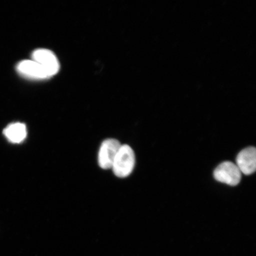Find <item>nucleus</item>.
I'll use <instances>...</instances> for the list:
<instances>
[{
	"instance_id": "obj_4",
	"label": "nucleus",
	"mask_w": 256,
	"mask_h": 256,
	"mask_svg": "<svg viewBox=\"0 0 256 256\" xmlns=\"http://www.w3.org/2000/svg\"><path fill=\"white\" fill-rule=\"evenodd\" d=\"M121 146L119 140L115 139L106 140L102 142L98 155V165L102 168H112Z\"/></svg>"
},
{
	"instance_id": "obj_5",
	"label": "nucleus",
	"mask_w": 256,
	"mask_h": 256,
	"mask_svg": "<svg viewBox=\"0 0 256 256\" xmlns=\"http://www.w3.org/2000/svg\"><path fill=\"white\" fill-rule=\"evenodd\" d=\"M242 174L250 175L256 169V150L250 146L240 152L236 158V164Z\"/></svg>"
},
{
	"instance_id": "obj_7",
	"label": "nucleus",
	"mask_w": 256,
	"mask_h": 256,
	"mask_svg": "<svg viewBox=\"0 0 256 256\" xmlns=\"http://www.w3.org/2000/svg\"><path fill=\"white\" fill-rule=\"evenodd\" d=\"M3 134L8 142L14 144H20L26 138L27 128L23 123H12L5 128Z\"/></svg>"
},
{
	"instance_id": "obj_6",
	"label": "nucleus",
	"mask_w": 256,
	"mask_h": 256,
	"mask_svg": "<svg viewBox=\"0 0 256 256\" xmlns=\"http://www.w3.org/2000/svg\"><path fill=\"white\" fill-rule=\"evenodd\" d=\"M18 72L22 76L30 79L44 80L49 78L43 67L34 60H24L16 66Z\"/></svg>"
},
{
	"instance_id": "obj_1",
	"label": "nucleus",
	"mask_w": 256,
	"mask_h": 256,
	"mask_svg": "<svg viewBox=\"0 0 256 256\" xmlns=\"http://www.w3.org/2000/svg\"><path fill=\"white\" fill-rule=\"evenodd\" d=\"M135 164L136 156L132 148L128 145H122L112 169L117 177L124 178L132 174Z\"/></svg>"
},
{
	"instance_id": "obj_2",
	"label": "nucleus",
	"mask_w": 256,
	"mask_h": 256,
	"mask_svg": "<svg viewBox=\"0 0 256 256\" xmlns=\"http://www.w3.org/2000/svg\"><path fill=\"white\" fill-rule=\"evenodd\" d=\"M214 176L217 181L230 186L238 184L242 179L241 172L238 166L231 162H225L218 166Z\"/></svg>"
},
{
	"instance_id": "obj_3",
	"label": "nucleus",
	"mask_w": 256,
	"mask_h": 256,
	"mask_svg": "<svg viewBox=\"0 0 256 256\" xmlns=\"http://www.w3.org/2000/svg\"><path fill=\"white\" fill-rule=\"evenodd\" d=\"M32 57V60L43 67L49 78L59 72L60 63L52 51L47 49H38L34 51Z\"/></svg>"
}]
</instances>
